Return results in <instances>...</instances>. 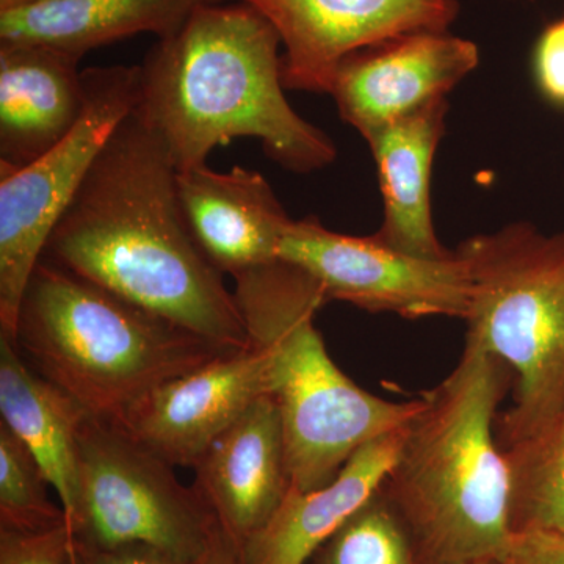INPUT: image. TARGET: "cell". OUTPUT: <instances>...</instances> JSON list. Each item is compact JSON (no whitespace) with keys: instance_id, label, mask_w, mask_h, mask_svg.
Listing matches in <instances>:
<instances>
[{"instance_id":"6da1fadb","label":"cell","mask_w":564,"mask_h":564,"mask_svg":"<svg viewBox=\"0 0 564 564\" xmlns=\"http://www.w3.org/2000/svg\"><path fill=\"white\" fill-rule=\"evenodd\" d=\"M41 259L225 350L250 345L234 292L185 225L177 170L133 111L99 152Z\"/></svg>"},{"instance_id":"7a4b0ae2","label":"cell","mask_w":564,"mask_h":564,"mask_svg":"<svg viewBox=\"0 0 564 564\" xmlns=\"http://www.w3.org/2000/svg\"><path fill=\"white\" fill-rule=\"evenodd\" d=\"M281 39L258 10L204 3L139 66L133 115L177 173L207 165L217 147L261 141L282 169L311 174L332 165L336 144L296 113L284 95Z\"/></svg>"},{"instance_id":"3957f363","label":"cell","mask_w":564,"mask_h":564,"mask_svg":"<svg viewBox=\"0 0 564 564\" xmlns=\"http://www.w3.org/2000/svg\"><path fill=\"white\" fill-rule=\"evenodd\" d=\"M507 386L508 367L466 334L455 369L419 395L381 489L422 564L497 563L510 544V469L494 432Z\"/></svg>"},{"instance_id":"277c9868","label":"cell","mask_w":564,"mask_h":564,"mask_svg":"<svg viewBox=\"0 0 564 564\" xmlns=\"http://www.w3.org/2000/svg\"><path fill=\"white\" fill-rule=\"evenodd\" d=\"M248 337L269 355L292 488L332 484L358 448L403 429L421 408L391 402L352 383L329 358L315 314L328 303L322 285L282 259L234 278Z\"/></svg>"},{"instance_id":"5b68a950","label":"cell","mask_w":564,"mask_h":564,"mask_svg":"<svg viewBox=\"0 0 564 564\" xmlns=\"http://www.w3.org/2000/svg\"><path fill=\"white\" fill-rule=\"evenodd\" d=\"M13 343L41 377L113 422L159 386L231 351L44 259L25 285Z\"/></svg>"},{"instance_id":"8992f818","label":"cell","mask_w":564,"mask_h":564,"mask_svg":"<svg viewBox=\"0 0 564 564\" xmlns=\"http://www.w3.org/2000/svg\"><path fill=\"white\" fill-rule=\"evenodd\" d=\"M455 252L469 274L467 336L516 377L499 434L500 447H510L564 414V229L510 223L463 240Z\"/></svg>"},{"instance_id":"52a82bcc","label":"cell","mask_w":564,"mask_h":564,"mask_svg":"<svg viewBox=\"0 0 564 564\" xmlns=\"http://www.w3.org/2000/svg\"><path fill=\"white\" fill-rule=\"evenodd\" d=\"M79 494L68 527L82 544H148L198 564L218 525L195 486L117 422L87 414L77 434Z\"/></svg>"},{"instance_id":"ba28073f","label":"cell","mask_w":564,"mask_h":564,"mask_svg":"<svg viewBox=\"0 0 564 564\" xmlns=\"http://www.w3.org/2000/svg\"><path fill=\"white\" fill-rule=\"evenodd\" d=\"M85 107L65 140L22 169H0V334L13 340L25 285L63 212L111 133L135 109L139 66L82 70Z\"/></svg>"},{"instance_id":"9c48e42d","label":"cell","mask_w":564,"mask_h":564,"mask_svg":"<svg viewBox=\"0 0 564 564\" xmlns=\"http://www.w3.org/2000/svg\"><path fill=\"white\" fill-rule=\"evenodd\" d=\"M280 259L299 265L322 285L328 302L404 318H466L469 274L458 254L430 259L408 254L377 237L329 231L315 217L292 220Z\"/></svg>"},{"instance_id":"30bf717a","label":"cell","mask_w":564,"mask_h":564,"mask_svg":"<svg viewBox=\"0 0 564 564\" xmlns=\"http://www.w3.org/2000/svg\"><path fill=\"white\" fill-rule=\"evenodd\" d=\"M281 39L285 90L328 93L334 70L352 52L404 33L448 32L458 0H239Z\"/></svg>"},{"instance_id":"8fae6325","label":"cell","mask_w":564,"mask_h":564,"mask_svg":"<svg viewBox=\"0 0 564 564\" xmlns=\"http://www.w3.org/2000/svg\"><path fill=\"white\" fill-rule=\"evenodd\" d=\"M272 388L269 355L250 340L159 386L117 423L172 466L193 469L252 403L272 395Z\"/></svg>"},{"instance_id":"7c38bea8","label":"cell","mask_w":564,"mask_h":564,"mask_svg":"<svg viewBox=\"0 0 564 564\" xmlns=\"http://www.w3.org/2000/svg\"><path fill=\"white\" fill-rule=\"evenodd\" d=\"M480 63L474 41L413 32L352 52L334 70L328 95L364 140L384 126L447 99Z\"/></svg>"},{"instance_id":"4fadbf2b","label":"cell","mask_w":564,"mask_h":564,"mask_svg":"<svg viewBox=\"0 0 564 564\" xmlns=\"http://www.w3.org/2000/svg\"><path fill=\"white\" fill-rule=\"evenodd\" d=\"M195 488L218 524L242 549L269 524L291 489L280 406L273 395L251 404L193 467Z\"/></svg>"},{"instance_id":"5bb4252c","label":"cell","mask_w":564,"mask_h":564,"mask_svg":"<svg viewBox=\"0 0 564 564\" xmlns=\"http://www.w3.org/2000/svg\"><path fill=\"white\" fill-rule=\"evenodd\" d=\"M185 225L207 261L232 278L280 259L292 218L261 173L196 166L177 173Z\"/></svg>"},{"instance_id":"9a60e30c","label":"cell","mask_w":564,"mask_h":564,"mask_svg":"<svg viewBox=\"0 0 564 564\" xmlns=\"http://www.w3.org/2000/svg\"><path fill=\"white\" fill-rule=\"evenodd\" d=\"M82 58L39 44H0V169L57 147L85 107Z\"/></svg>"},{"instance_id":"2e32d148","label":"cell","mask_w":564,"mask_h":564,"mask_svg":"<svg viewBox=\"0 0 564 564\" xmlns=\"http://www.w3.org/2000/svg\"><path fill=\"white\" fill-rule=\"evenodd\" d=\"M447 113V99H440L366 139L383 196V221L375 237L419 258L445 259L455 252L441 243L432 214L434 155Z\"/></svg>"},{"instance_id":"e0dca14e","label":"cell","mask_w":564,"mask_h":564,"mask_svg":"<svg viewBox=\"0 0 564 564\" xmlns=\"http://www.w3.org/2000/svg\"><path fill=\"white\" fill-rule=\"evenodd\" d=\"M404 430L406 426L364 444L332 484L321 489L300 491L291 486L269 524L240 549L243 564H307L383 486L402 448Z\"/></svg>"},{"instance_id":"ac0fdd59","label":"cell","mask_w":564,"mask_h":564,"mask_svg":"<svg viewBox=\"0 0 564 564\" xmlns=\"http://www.w3.org/2000/svg\"><path fill=\"white\" fill-rule=\"evenodd\" d=\"M223 0H44L0 11V44H39L84 58L139 33L172 35L204 3Z\"/></svg>"},{"instance_id":"d6986e66","label":"cell","mask_w":564,"mask_h":564,"mask_svg":"<svg viewBox=\"0 0 564 564\" xmlns=\"http://www.w3.org/2000/svg\"><path fill=\"white\" fill-rule=\"evenodd\" d=\"M0 414L46 474L68 524L79 494L77 434L90 413L32 369L6 334H0Z\"/></svg>"},{"instance_id":"ffe728a7","label":"cell","mask_w":564,"mask_h":564,"mask_svg":"<svg viewBox=\"0 0 564 564\" xmlns=\"http://www.w3.org/2000/svg\"><path fill=\"white\" fill-rule=\"evenodd\" d=\"M502 451L510 469L513 533L564 534V414L538 436Z\"/></svg>"},{"instance_id":"44dd1931","label":"cell","mask_w":564,"mask_h":564,"mask_svg":"<svg viewBox=\"0 0 564 564\" xmlns=\"http://www.w3.org/2000/svg\"><path fill=\"white\" fill-rule=\"evenodd\" d=\"M307 564H422L383 489L367 500L314 552Z\"/></svg>"},{"instance_id":"7402d4cb","label":"cell","mask_w":564,"mask_h":564,"mask_svg":"<svg viewBox=\"0 0 564 564\" xmlns=\"http://www.w3.org/2000/svg\"><path fill=\"white\" fill-rule=\"evenodd\" d=\"M50 486L32 452L0 422V529L39 533L66 524L62 505L50 499Z\"/></svg>"},{"instance_id":"603a6c76","label":"cell","mask_w":564,"mask_h":564,"mask_svg":"<svg viewBox=\"0 0 564 564\" xmlns=\"http://www.w3.org/2000/svg\"><path fill=\"white\" fill-rule=\"evenodd\" d=\"M0 564H77L73 533L68 524L39 533L0 529Z\"/></svg>"},{"instance_id":"cb8c5ba5","label":"cell","mask_w":564,"mask_h":564,"mask_svg":"<svg viewBox=\"0 0 564 564\" xmlns=\"http://www.w3.org/2000/svg\"><path fill=\"white\" fill-rule=\"evenodd\" d=\"M533 76L545 101L564 109V17L549 22L538 36Z\"/></svg>"},{"instance_id":"d4e9b609","label":"cell","mask_w":564,"mask_h":564,"mask_svg":"<svg viewBox=\"0 0 564 564\" xmlns=\"http://www.w3.org/2000/svg\"><path fill=\"white\" fill-rule=\"evenodd\" d=\"M499 564H564V534L522 530L514 532Z\"/></svg>"},{"instance_id":"484cf974","label":"cell","mask_w":564,"mask_h":564,"mask_svg":"<svg viewBox=\"0 0 564 564\" xmlns=\"http://www.w3.org/2000/svg\"><path fill=\"white\" fill-rule=\"evenodd\" d=\"M76 543L77 564H187L148 544H122L113 547Z\"/></svg>"},{"instance_id":"4316f807","label":"cell","mask_w":564,"mask_h":564,"mask_svg":"<svg viewBox=\"0 0 564 564\" xmlns=\"http://www.w3.org/2000/svg\"><path fill=\"white\" fill-rule=\"evenodd\" d=\"M198 564H243L239 545L218 524Z\"/></svg>"},{"instance_id":"83f0119b","label":"cell","mask_w":564,"mask_h":564,"mask_svg":"<svg viewBox=\"0 0 564 564\" xmlns=\"http://www.w3.org/2000/svg\"><path fill=\"white\" fill-rule=\"evenodd\" d=\"M44 0H0V11H11L25 9V7L36 6Z\"/></svg>"},{"instance_id":"f1b7e54d","label":"cell","mask_w":564,"mask_h":564,"mask_svg":"<svg viewBox=\"0 0 564 564\" xmlns=\"http://www.w3.org/2000/svg\"><path fill=\"white\" fill-rule=\"evenodd\" d=\"M481 564H499V563H481Z\"/></svg>"}]
</instances>
